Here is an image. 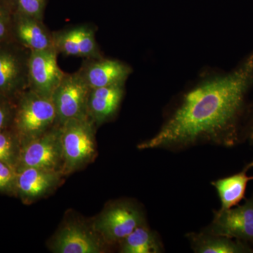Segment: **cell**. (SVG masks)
Wrapping results in <instances>:
<instances>
[{"mask_svg": "<svg viewBox=\"0 0 253 253\" xmlns=\"http://www.w3.org/2000/svg\"><path fill=\"white\" fill-rule=\"evenodd\" d=\"M253 88V49L232 69L206 70L176 98L158 132L139 150L180 151L199 144L232 147Z\"/></svg>", "mask_w": 253, "mask_h": 253, "instance_id": "cell-1", "label": "cell"}, {"mask_svg": "<svg viewBox=\"0 0 253 253\" xmlns=\"http://www.w3.org/2000/svg\"><path fill=\"white\" fill-rule=\"evenodd\" d=\"M63 175L83 169L94 161L97 154L95 123L89 116L73 118L61 126Z\"/></svg>", "mask_w": 253, "mask_h": 253, "instance_id": "cell-2", "label": "cell"}, {"mask_svg": "<svg viewBox=\"0 0 253 253\" xmlns=\"http://www.w3.org/2000/svg\"><path fill=\"white\" fill-rule=\"evenodd\" d=\"M56 126L57 116L51 98L29 89L18 96L12 126L21 142L38 137Z\"/></svg>", "mask_w": 253, "mask_h": 253, "instance_id": "cell-3", "label": "cell"}, {"mask_svg": "<svg viewBox=\"0 0 253 253\" xmlns=\"http://www.w3.org/2000/svg\"><path fill=\"white\" fill-rule=\"evenodd\" d=\"M146 222L140 206L129 200H121L106 206L92 221V225L110 247L119 244L136 227Z\"/></svg>", "mask_w": 253, "mask_h": 253, "instance_id": "cell-4", "label": "cell"}, {"mask_svg": "<svg viewBox=\"0 0 253 253\" xmlns=\"http://www.w3.org/2000/svg\"><path fill=\"white\" fill-rule=\"evenodd\" d=\"M30 53L13 40L0 42V94L16 101L28 89Z\"/></svg>", "mask_w": 253, "mask_h": 253, "instance_id": "cell-5", "label": "cell"}, {"mask_svg": "<svg viewBox=\"0 0 253 253\" xmlns=\"http://www.w3.org/2000/svg\"><path fill=\"white\" fill-rule=\"evenodd\" d=\"M21 144L16 170L34 168L61 172L63 158L61 126H56L41 136L21 142Z\"/></svg>", "mask_w": 253, "mask_h": 253, "instance_id": "cell-6", "label": "cell"}, {"mask_svg": "<svg viewBox=\"0 0 253 253\" xmlns=\"http://www.w3.org/2000/svg\"><path fill=\"white\" fill-rule=\"evenodd\" d=\"M109 246L91 224L80 221L65 223L50 241V251L56 253H103Z\"/></svg>", "mask_w": 253, "mask_h": 253, "instance_id": "cell-7", "label": "cell"}, {"mask_svg": "<svg viewBox=\"0 0 253 253\" xmlns=\"http://www.w3.org/2000/svg\"><path fill=\"white\" fill-rule=\"evenodd\" d=\"M90 89L78 71L65 73L51 96L58 126L73 118L88 116L87 101Z\"/></svg>", "mask_w": 253, "mask_h": 253, "instance_id": "cell-8", "label": "cell"}, {"mask_svg": "<svg viewBox=\"0 0 253 253\" xmlns=\"http://www.w3.org/2000/svg\"><path fill=\"white\" fill-rule=\"evenodd\" d=\"M204 231L253 246V195L241 206L214 211L212 222Z\"/></svg>", "mask_w": 253, "mask_h": 253, "instance_id": "cell-9", "label": "cell"}, {"mask_svg": "<svg viewBox=\"0 0 253 253\" xmlns=\"http://www.w3.org/2000/svg\"><path fill=\"white\" fill-rule=\"evenodd\" d=\"M55 49L31 51L28 61V89L51 98L65 73L58 65Z\"/></svg>", "mask_w": 253, "mask_h": 253, "instance_id": "cell-10", "label": "cell"}, {"mask_svg": "<svg viewBox=\"0 0 253 253\" xmlns=\"http://www.w3.org/2000/svg\"><path fill=\"white\" fill-rule=\"evenodd\" d=\"M55 49L58 54L91 59L104 56L96 39V29L89 24H81L53 31Z\"/></svg>", "mask_w": 253, "mask_h": 253, "instance_id": "cell-11", "label": "cell"}, {"mask_svg": "<svg viewBox=\"0 0 253 253\" xmlns=\"http://www.w3.org/2000/svg\"><path fill=\"white\" fill-rule=\"evenodd\" d=\"M90 89L126 84L133 72L128 63L101 56L84 59L78 71Z\"/></svg>", "mask_w": 253, "mask_h": 253, "instance_id": "cell-12", "label": "cell"}, {"mask_svg": "<svg viewBox=\"0 0 253 253\" xmlns=\"http://www.w3.org/2000/svg\"><path fill=\"white\" fill-rule=\"evenodd\" d=\"M63 176L61 171L34 168L17 169L15 195L24 204H31L51 194L61 184Z\"/></svg>", "mask_w": 253, "mask_h": 253, "instance_id": "cell-13", "label": "cell"}, {"mask_svg": "<svg viewBox=\"0 0 253 253\" xmlns=\"http://www.w3.org/2000/svg\"><path fill=\"white\" fill-rule=\"evenodd\" d=\"M11 38L30 51L55 49L53 31L44 20L18 13L13 15Z\"/></svg>", "mask_w": 253, "mask_h": 253, "instance_id": "cell-14", "label": "cell"}, {"mask_svg": "<svg viewBox=\"0 0 253 253\" xmlns=\"http://www.w3.org/2000/svg\"><path fill=\"white\" fill-rule=\"evenodd\" d=\"M126 94V84L91 89L87 115L96 126L112 121L117 116Z\"/></svg>", "mask_w": 253, "mask_h": 253, "instance_id": "cell-15", "label": "cell"}, {"mask_svg": "<svg viewBox=\"0 0 253 253\" xmlns=\"http://www.w3.org/2000/svg\"><path fill=\"white\" fill-rule=\"evenodd\" d=\"M186 238L196 253H253L252 246L247 243L204 231L189 233Z\"/></svg>", "mask_w": 253, "mask_h": 253, "instance_id": "cell-16", "label": "cell"}, {"mask_svg": "<svg viewBox=\"0 0 253 253\" xmlns=\"http://www.w3.org/2000/svg\"><path fill=\"white\" fill-rule=\"evenodd\" d=\"M253 168V161L239 172L212 181V185L215 188L220 200V210L235 207L245 199L248 184L253 180V175H248V172Z\"/></svg>", "mask_w": 253, "mask_h": 253, "instance_id": "cell-17", "label": "cell"}, {"mask_svg": "<svg viewBox=\"0 0 253 253\" xmlns=\"http://www.w3.org/2000/svg\"><path fill=\"white\" fill-rule=\"evenodd\" d=\"M118 246L121 253H160L164 251L161 238L148 226L147 222L136 227Z\"/></svg>", "mask_w": 253, "mask_h": 253, "instance_id": "cell-18", "label": "cell"}, {"mask_svg": "<svg viewBox=\"0 0 253 253\" xmlns=\"http://www.w3.org/2000/svg\"><path fill=\"white\" fill-rule=\"evenodd\" d=\"M21 146L19 135L12 126L0 131V161L16 169Z\"/></svg>", "mask_w": 253, "mask_h": 253, "instance_id": "cell-19", "label": "cell"}, {"mask_svg": "<svg viewBox=\"0 0 253 253\" xmlns=\"http://www.w3.org/2000/svg\"><path fill=\"white\" fill-rule=\"evenodd\" d=\"M14 13L44 20L47 0H11Z\"/></svg>", "mask_w": 253, "mask_h": 253, "instance_id": "cell-20", "label": "cell"}, {"mask_svg": "<svg viewBox=\"0 0 253 253\" xmlns=\"http://www.w3.org/2000/svg\"><path fill=\"white\" fill-rule=\"evenodd\" d=\"M13 15L14 9L11 0H0V42L12 40Z\"/></svg>", "mask_w": 253, "mask_h": 253, "instance_id": "cell-21", "label": "cell"}, {"mask_svg": "<svg viewBox=\"0 0 253 253\" xmlns=\"http://www.w3.org/2000/svg\"><path fill=\"white\" fill-rule=\"evenodd\" d=\"M16 170L2 161H0V192L15 194Z\"/></svg>", "mask_w": 253, "mask_h": 253, "instance_id": "cell-22", "label": "cell"}, {"mask_svg": "<svg viewBox=\"0 0 253 253\" xmlns=\"http://www.w3.org/2000/svg\"><path fill=\"white\" fill-rule=\"evenodd\" d=\"M16 101L0 94V131L12 126Z\"/></svg>", "mask_w": 253, "mask_h": 253, "instance_id": "cell-23", "label": "cell"}, {"mask_svg": "<svg viewBox=\"0 0 253 253\" xmlns=\"http://www.w3.org/2000/svg\"><path fill=\"white\" fill-rule=\"evenodd\" d=\"M242 140L253 145V103L249 106L245 117L241 134V141Z\"/></svg>", "mask_w": 253, "mask_h": 253, "instance_id": "cell-24", "label": "cell"}]
</instances>
